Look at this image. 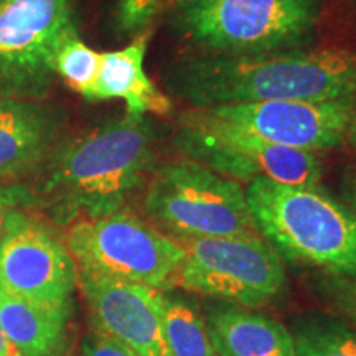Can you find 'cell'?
Masks as SVG:
<instances>
[{
	"instance_id": "6da1fadb",
	"label": "cell",
	"mask_w": 356,
	"mask_h": 356,
	"mask_svg": "<svg viewBox=\"0 0 356 356\" xmlns=\"http://www.w3.org/2000/svg\"><path fill=\"white\" fill-rule=\"evenodd\" d=\"M155 165V136L145 118L124 115L63 139L32 178L37 208L68 226L118 211L145 190Z\"/></svg>"
},
{
	"instance_id": "7a4b0ae2",
	"label": "cell",
	"mask_w": 356,
	"mask_h": 356,
	"mask_svg": "<svg viewBox=\"0 0 356 356\" xmlns=\"http://www.w3.org/2000/svg\"><path fill=\"white\" fill-rule=\"evenodd\" d=\"M173 95L193 108L356 96V55L343 50L220 55L177 65Z\"/></svg>"
},
{
	"instance_id": "3957f363",
	"label": "cell",
	"mask_w": 356,
	"mask_h": 356,
	"mask_svg": "<svg viewBox=\"0 0 356 356\" xmlns=\"http://www.w3.org/2000/svg\"><path fill=\"white\" fill-rule=\"evenodd\" d=\"M257 233L292 266L356 280V213L320 186L248 184Z\"/></svg>"
},
{
	"instance_id": "277c9868",
	"label": "cell",
	"mask_w": 356,
	"mask_h": 356,
	"mask_svg": "<svg viewBox=\"0 0 356 356\" xmlns=\"http://www.w3.org/2000/svg\"><path fill=\"white\" fill-rule=\"evenodd\" d=\"M144 211L175 239L261 236L241 184L188 159L154 170Z\"/></svg>"
},
{
	"instance_id": "5b68a950",
	"label": "cell",
	"mask_w": 356,
	"mask_h": 356,
	"mask_svg": "<svg viewBox=\"0 0 356 356\" xmlns=\"http://www.w3.org/2000/svg\"><path fill=\"white\" fill-rule=\"evenodd\" d=\"M175 144L185 159L238 184L267 178L284 185L318 186L323 175L315 152L273 144L222 121L207 108L180 115Z\"/></svg>"
},
{
	"instance_id": "8992f818",
	"label": "cell",
	"mask_w": 356,
	"mask_h": 356,
	"mask_svg": "<svg viewBox=\"0 0 356 356\" xmlns=\"http://www.w3.org/2000/svg\"><path fill=\"white\" fill-rule=\"evenodd\" d=\"M63 241L78 270L162 292L175 287L185 259L180 241L129 211L74 222Z\"/></svg>"
},
{
	"instance_id": "52a82bcc",
	"label": "cell",
	"mask_w": 356,
	"mask_h": 356,
	"mask_svg": "<svg viewBox=\"0 0 356 356\" xmlns=\"http://www.w3.org/2000/svg\"><path fill=\"white\" fill-rule=\"evenodd\" d=\"M317 0H198L181 8L186 37L229 55H261L309 40Z\"/></svg>"
},
{
	"instance_id": "ba28073f",
	"label": "cell",
	"mask_w": 356,
	"mask_h": 356,
	"mask_svg": "<svg viewBox=\"0 0 356 356\" xmlns=\"http://www.w3.org/2000/svg\"><path fill=\"white\" fill-rule=\"evenodd\" d=\"M185 259L175 287L244 309L269 304L284 292L286 266L261 236L177 239Z\"/></svg>"
},
{
	"instance_id": "9c48e42d",
	"label": "cell",
	"mask_w": 356,
	"mask_h": 356,
	"mask_svg": "<svg viewBox=\"0 0 356 356\" xmlns=\"http://www.w3.org/2000/svg\"><path fill=\"white\" fill-rule=\"evenodd\" d=\"M73 25L71 0H0V96L44 99L56 48Z\"/></svg>"
},
{
	"instance_id": "30bf717a",
	"label": "cell",
	"mask_w": 356,
	"mask_h": 356,
	"mask_svg": "<svg viewBox=\"0 0 356 356\" xmlns=\"http://www.w3.org/2000/svg\"><path fill=\"white\" fill-rule=\"evenodd\" d=\"M0 287L40 305L71 309L78 266L47 222L8 211L0 229Z\"/></svg>"
},
{
	"instance_id": "8fae6325",
	"label": "cell",
	"mask_w": 356,
	"mask_h": 356,
	"mask_svg": "<svg viewBox=\"0 0 356 356\" xmlns=\"http://www.w3.org/2000/svg\"><path fill=\"white\" fill-rule=\"evenodd\" d=\"M207 109L273 144L318 152L343 144L356 113V96L330 101L246 102Z\"/></svg>"
},
{
	"instance_id": "7c38bea8",
	"label": "cell",
	"mask_w": 356,
	"mask_h": 356,
	"mask_svg": "<svg viewBox=\"0 0 356 356\" xmlns=\"http://www.w3.org/2000/svg\"><path fill=\"white\" fill-rule=\"evenodd\" d=\"M95 330L127 346L137 356H173L162 320L159 289L78 270Z\"/></svg>"
},
{
	"instance_id": "4fadbf2b",
	"label": "cell",
	"mask_w": 356,
	"mask_h": 356,
	"mask_svg": "<svg viewBox=\"0 0 356 356\" xmlns=\"http://www.w3.org/2000/svg\"><path fill=\"white\" fill-rule=\"evenodd\" d=\"M66 118L43 99L0 96V184H19L42 170L65 139Z\"/></svg>"
},
{
	"instance_id": "5bb4252c",
	"label": "cell",
	"mask_w": 356,
	"mask_h": 356,
	"mask_svg": "<svg viewBox=\"0 0 356 356\" xmlns=\"http://www.w3.org/2000/svg\"><path fill=\"white\" fill-rule=\"evenodd\" d=\"M150 37L152 30H145L121 50L101 53L99 74L91 101L122 99L126 115L131 118L172 113V99L155 86L144 68Z\"/></svg>"
},
{
	"instance_id": "9a60e30c",
	"label": "cell",
	"mask_w": 356,
	"mask_h": 356,
	"mask_svg": "<svg viewBox=\"0 0 356 356\" xmlns=\"http://www.w3.org/2000/svg\"><path fill=\"white\" fill-rule=\"evenodd\" d=\"M204 323L218 356H296L291 330L264 314L220 305Z\"/></svg>"
},
{
	"instance_id": "2e32d148",
	"label": "cell",
	"mask_w": 356,
	"mask_h": 356,
	"mask_svg": "<svg viewBox=\"0 0 356 356\" xmlns=\"http://www.w3.org/2000/svg\"><path fill=\"white\" fill-rule=\"evenodd\" d=\"M70 309L40 305L0 287V328L22 356H66Z\"/></svg>"
},
{
	"instance_id": "e0dca14e",
	"label": "cell",
	"mask_w": 356,
	"mask_h": 356,
	"mask_svg": "<svg viewBox=\"0 0 356 356\" xmlns=\"http://www.w3.org/2000/svg\"><path fill=\"white\" fill-rule=\"evenodd\" d=\"M296 356H356V330L345 320L307 314L291 330Z\"/></svg>"
},
{
	"instance_id": "ac0fdd59",
	"label": "cell",
	"mask_w": 356,
	"mask_h": 356,
	"mask_svg": "<svg viewBox=\"0 0 356 356\" xmlns=\"http://www.w3.org/2000/svg\"><path fill=\"white\" fill-rule=\"evenodd\" d=\"M162 320L173 356H218L204 320L184 300L163 292Z\"/></svg>"
},
{
	"instance_id": "d6986e66",
	"label": "cell",
	"mask_w": 356,
	"mask_h": 356,
	"mask_svg": "<svg viewBox=\"0 0 356 356\" xmlns=\"http://www.w3.org/2000/svg\"><path fill=\"white\" fill-rule=\"evenodd\" d=\"M99 66L101 53L92 50L79 38L76 26L73 25L66 30L53 60L56 76L63 79L71 91L91 101L97 74H99Z\"/></svg>"
},
{
	"instance_id": "ffe728a7",
	"label": "cell",
	"mask_w": 356,
	"mask_h": 356,
	"mask_svg": "<svg viewBox=\"0 0 356 356\" xmlns=\"http://www.w3.org/2000/svg\"><path fill=\"white\" fill-rule=\"evenodd\" d=\"M197 2L198 0H115L114 26L124 35L142 33L165 12L190 7Z\"/></svg>"
},
{
	"instance_id": "44dd1931",
	"label": "cell",
	"mask_w": 356,
	"mask_h": 356,
	"mask_svg": "<svg viewBox=\"0 0 356 356\" xmlns=\"http://www.w3.org/2000/svg\"><path fill=\"white\" fill-rule=\"evenodd\" d=\"M315 291L328 309L335 312L345 322L356 325V280L323 275L315 280Z\"/></svg>"
},
{
	"instance_id": "7402d4cb",
	"label": "cell",
	"mask_w": 356,
	"mask_h": 356,
	"mask_svg": "<svg viewBox=\"0 0 356 356\" xmlns=\"http://www.w3.org/2000/svg\"><path fill=\"white\" fill-rule=\"evenodd\" d=\"M37 208L33 191L30 186L20 184H0V229L8 211L13 210H30Z\"/></svg>"
},
{
	"instance_id": "603a6c76",
	"label": "cell",
	"mask_w": 356,
	"mask_h": 356,
	"mask_svg": "<svg viewBox=\"0 0 356 356\" xmlns=\"http://www.w3.org/2000/svg\"><path fill=\"white\" fill-rule=\"evenodd\" d=\"M83 356H137L127 346L104 333L92 330L83 343Z\"/></svg>"
},
{
	"instance_id": "cb8c5ba5",
	"label": "cell",
	"mask_w": 356,
	"mask_h": 356,
	"mask_svg": "<svg viewBox=\"0 0 356 356\" xmlns=\"http://www.w3.org/2000/svg\"><path fill=\"white\" fill-rule=\"evenodd\" d=\"M0 356H22L20 351L13 346L6 333L2 332V328H0Z\"/></svg>"
},
{
	"instance_id": "d4e9b609",
	"label": "cell",
	"mask_w": 356,
	"mask_h": 356,
	"mask_svg": "<svg viewBox=\"0 0 356 356\" xmlns=\"http://www.w3.org/2000/svg\"><path fill=\"white\" fill-rule=\"evenodd\" d=\"M346 197H348L351 208H353V211L356 213V175L346 184Z\"/></svg>"
},
{
	"instance_id": "484cf974",
	"label": "cell",
	"mask_w": 356,
	"mask_h": 356,
	"mask_svg": "<svg viewBox=\"0 0 356 356\" xmlns=\"http://www.w3.org/2000/svg\"><path fill=\"white\" fill-rule=\"evenodd\" d=\"M346 142L353 147V149L356 150V113L353 115V119H351V124L348 127V132H346Z\"/></svg>"
}]
</instances>
